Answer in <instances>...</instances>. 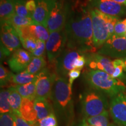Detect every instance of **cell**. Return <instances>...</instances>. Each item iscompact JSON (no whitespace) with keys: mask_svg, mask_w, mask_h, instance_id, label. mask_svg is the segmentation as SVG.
<instances>
[{"mask_svg":"<svg viewBox=\"0 0 126 126\" xmlns=\"http://www.w3.org/2000/svg\"><path fill=\"white\" fill-rule=\"evenodd\" d=\"M81 111L84 119L94 117L108 111V103L105 94L89 88L81 94Z\"/></svg>","mask_w":126,"mask_h":126,"instance_id":"cell-4","label":"cell"},{"mask_svg":"<svg viewBox=\"0 0 126 126\" xmlns=\"http://www.w3.org/2000/svg\"><path fill=\"white\" fill-rule=\"evenodd\" d=\"M37 126H58L57 117L55 113L50 114L37 122Z\"/></svg>","mask_w":126,"mask_h":126,"instance_id":"cell-32","label":"cell"},{"mask_svg":"<svg viewBox=\"0 0 126 126\" xmlns=\"http://www.w3.org/2000/svg\"><path fill=\"white\" fill-rule=\"evenodd\" d=\"M13 86L18 91L22 98L36 99V81L28 84L15 85Z\"/></svg>","mask_w":126,"mask_h":126,"instance_id":"cell-22","label":"cell"},{"mask_svg":"<svg viewBox=\"0 0 126 126\" xmlns=\"http://www.w3.org/2000/svg\"><path fill=\"white\" fill-rule=\"evenodd\" d=\"M26 7L30 16L32 18L33 17L36 8V4L35 0H27L26 3Z\"/></svg>","mask_w":126,"mask_h":126,"instance_id":"cell-39","label":"cell"},{"mask_svg":"<svg viewBox=\"0 0 126 126\" xmlns=\"http://www.w3.org/2000/svg\"><path fill=\"white\" fill-rule=\"evenodd\" d=\"M15 0H1L0 17L1 23L7 21L15 14Z\"/></svg>","mask_w":126,"mask_h":126,"instance_id":"cell-20","label":"cell"},{"mask_svg":"<svg viewBox=\"0 0 126 126\" xmlns=\"http://www.w3.org/2000/svg\"><path fill=\"white\" fill-rule=\"evenodd\" d=\"M86 59L85 54L80 55L75 61L74 68V69H78V70H81L83 67L86 65Z\"/></svg>","mask_w":126,"mask_h":126,"instance_id":"cell-37","label":"cell"},{"mask_svg":"<svg viewBox=\"0 0 126 126\" xmlns=\"http://www.w3.org/2000/svg\"><path fill=\"white\" fill-rule=\"evenodd\" d=\"M12 114L16 126H37V124H32L26 121L16 113H12Z\"/></svg>","mask_w":126,"mask_h":126,"instance_id":"cell-36","label":"cell"},{"mask_svg":"<svg viewBox=\"0 0 126 126\" xmlns=\"http://www.w3.org/2000/svg\"><path fill=\"white\" fill-rule=\"evenodd\" d=\"M85 79L91 88L113 97L126 90V86L120 79L100 70H89L85 72Z\"/></svg>","mask_w":126,"mask_h":126,"instance_id":"cell-3","label":"cell"},{"mask_svg":"<svg viewBox=\"0 0 126 126\" xmlns=\"http://www.w3.org/2000/svg\"><path fill=\"white\" fill-rule=\"evenodd\" d=\"M81 125L82 126H92V125H90V124H89L87 122H86V120L85 119H83L82 120V122L81 123Z\"/></svg>","mask_w":126,"mask_h":126,"instance_id":"cell-42","label":"cell"},{"mask_svg":"<svg viewBox=\"0 0 126 126\" xmlns=\"http://www.w3.org/2000/svg\"><path fill=\"white\" fill-rule=\"evenodd\" d=\"M1 43L11 53L20 48L22 45L16 30L7 21L1 23Z\"/></svg>","mask_w":126,"mask_h":126,"instance_id":"cell-12","label":"cell"},{"mask_svg":"<svg viewBox=\"0 0 126 126\" xmlns=\"http://www.w3.org/2000/svg\"><path fill=\"white\" fill-rule=\"evenodd\" d=\"M82 54L78 50L66 47L63 53L55 61V69L58 77L66 78L74 68L75 61L80 55Z\"/></svg>","mask_w":126,"mask_h":126,"instance_id":"cell-9","label":"cell"},{"mask_svg":"<svg viewBox=\"0 0 126 126\" xmlns=\"http://www.w3.org/2000/svg\"><path fill=\"white\" fill-rule=\"evenodd\" d=\"M67 38L64 28L50 33L49 37L46 42V52L50 63L55 62L67 47Z\"/></svg>","mask_w":126,"mask_h":126,"instance_id":"cell-6","label":"cell"},{"mask_svg":"<svg viewBox=\"0 0 126 126\" xmlns=\"http://www.w3.org/2000/svg\"><path fill=\"white\" fill-rule=\"evenodd\" d=\"M9 90V103L12 110V113L19 115V110L21 106L22 97L19 94L14 86L12 85L8 88Z\"/></svg>","mask_w":126,"mask_h":126,"instance_id":"cell-21","label":"cell"},{"mask_svg":"<svg viewBox=\"0 0 126 126\" xmlns=\"http://www.w3.org/2000/svg\"><path fill=\"white\" fill-rule=\"evenodd\" d=\"M34 107L37 114V122L49 116L50 114L55 113L52 104L48 101V99H35Z\"/></svg>","mask_w":126,"mask_h":126,"instance_id":"cell-19","label":"cell"},{"mask_svg":"<svg viewBox=\"0 0 126 126\" xmlns=\"http://www.w3.org/2000/svg\"><path fill=\"white\" fill-rule=\"evenodd\" d=\"M26 1L27 0H15V14L20 16L31 18L26 7Z\"/></svg>","mask_w":126,"mask_h":126,"instance_id":"cell-30","label":"cell"},{"mask_svg":"<svg viewBox=\"0 0 126 126\" xmlns=\"http://www.w3.org/2000/svg\"><path fill=\"white\" fill-rule=\"evenodd\" d=\"M124 37H125V38L126 39V34H125V36H124Z\"/></svg>","mask_w":126,"mask_h":126,"instance_id":"cell-47","label":"cell"},{"mask_svg":"<svg viewBox=\"0 0 126 126\" xmlns=\"http://www.w3.org/2000/svg\"><path fill=\"white\" fill-rule=\"evenodd\" d=\"M113 67L114 68V71L111 77L114 78L120 79L124 77V63L122 59H114L112 61Z\"/></svg>","mask_w":126,"mask_h":126,"instance_id":"cell-28","label":"cell"},{"mask_svg":"<svg viewBox=\"0 0 126 126\" xmlns=\"http://www.w3.org/2000/svg\"><path fill=\"white\" fill-rule=\"evenodd\" d=\"M97 53L104 56L113 59L126 57V39L113 34L103 45L97 50Z\"/></svg>","mask_w":126,"mask_h":126,"instance_id":"cell-8","label":"cell"},{"mask_svg":"<svg viewBox=\"0 0 126 126\" xmlns=\"http://www.w3.org/2000/svg\"><path fill=\"white\" fill-rule=\"evenodd\" d=\"M92 22L93 40L94 46L100 48L110 37L106 20V15L91 7Z\"/></svg>","mask_w":126,"mask_h":126,"instance_id":"cell-5","label":"cell"},{"mask_svg":"<svg viewBox=\"0 0 126 126\" xmlns=\"http://www.w3.org/2000/svg\"><path fill=\"white\" fill-rule=\"evenodd\" d=\"M90 125L94 126H110L108 111L97 116L84 119Z\"/></svg>","mask_w":126,"mask_h":126,"instance_id":"cell-25","label":"cell"},{"mask_svg":"<svg viewBox=\"0 0 126 126\" xmlns=\"http://www.w3.org/2000/svg\"><path fill=\"white\" fill-rule=\"evenodd\" d=\"M89 6L105 15L119 17L126 14V7L113 0H89Z\"/></svg>","mask_w":126,"mask_h":126,"instance_id":"cell-13","label":"cell"},{"mask_svg":"<svg viewBox=\"0 0 126 126\" xmlns=\"http://www.w3.org/2000/svg\"><path fill=\"white\" fill-rule=\"evenodd\" d=\"M16 30L20 40L28 37H34L37 40L46 42L50 36L49 32L46 28L35 22H33L31 25L19 28Z\"/></svg>","mask_w":126,"mask_h":126,"instance_id":"cell-16","label":"cell"},{"mask_svg":"<svg viewBox=\"0 0 126 126\" xmlns=\"http://www.w3.org/2000/svg\"><path fill=\"white\" fill-rule=\"evenodd\" d=\"M124 63V71L126 72V57L122 59Z\"/></svg>","mask_w":126,"mask_h":126,"instance_id":"cell-43","label":"cell"},{"mask_svg":"<svg viewBox=\"0 0 126 126\" xmlns=\"http://www.w3.org/2000/svg\"><path fill=\"white\" fill-rule=\"evenodd\" d=\"M86 59V65L90 70H100L112 75L114 71L112 61L108 57L97 53L85 54Z\"/></svg>","mask_w":126,"mask_h":126,"instance_id":"cell-14","label":"cell"},{"mask_svg":"<svg viewBox=\"0 0 126 126\" xmlns=\"http://www.w3.org/2000/svg\"><path fill=\"white\" fill-rule=\"evenodd\" d=\"M33 57L29 51L22 48H19L14 51L8 59V64L12 71L19 73L26 70Z\"/></svg>","mask_w":126,"mask_h":126,"instance_id":"cell-15","label":"cell"},{"mask_svg":"<svg viewBox=\"0 0 126 126\" xmlns=\"http://www.w3.org/2000/svg\"><path fill=\"white\" fill-rule=\"evenodd\" d=\"M82 126V125H81V124H79V126Z\"/></svg>","mask_w":126,"mask_h":126,"instance_id":"cell-46","label":"cell"},{"mask_svg":"<svg viewBox=\"0 0 126 126\" xmlns=\"http://www.w3.org/2000/svg\"><path fill=\"white\" fill-rule=\"evenodd\" d=\"M46 65V61L43 57H33L31 63L25 71L31 74L37 75L45 68Z\"/></svg>","mask_w":126,"mask_h":126,"instance_id":"cell-23","label":"cell"},{"mask_svg":"<svg viewBox=\"0 0 126 126\" xmlns=\"http://www.w3.org/2000/svg\"><path fill=\"white\" fill-rule=\"evenodd\" d=\"M35 99L23 98L19 110V116L27 122L37 124V114L34 109V102Z\"/></svg>","mask_w":126,"mask_h":126,"instance_id":"cell-18","label":"cell"},{"mask_svg":"<svg viewBox=\"0 0 126 126\" xmlns=\"http://www.w3.org/2000/svg\"><path fill=\"white\" fill-rule=\"evenodd\" d=\"M57 75L45 68L38 74L36 80V99H50L52 88Z\"/></svg>","mask_w":126,"mask_h":126,"instance_id":"cell-10","label":"cell"},{"mask_svg":"<svg viewBox=\"0 0 126 126\" xmlns=\"http://www.w3.org/2000/svg\"><path fill=\"white\" fill-rule=\"evenodd\" d=\"M57 0H35L36 8L32 19L47 29V21L52 9Z\"/></svg>","mask_w":126,"mask_h":126,"instance_id":"cell-17","label":"cell"},{"mask_svg":"<svg viewBox=\"0 0 126 126\" xmlns=\"http://www.w3.org/2000/svg\"><path fill=\"white\" fill-rule=\"evenodd\" d=\"M72 86L67 78L57 76L50 97L57 117L67 124L73 122L74 116Z\"/></svg>","mask_w":126,"mask_h":126,"instance_id":"cell-2","label":"cell"},{"mask_svg":"<svg viewBox=\"0 0 126 126\" xmlns=\"http://www.w3.org/2000/svg\"><path fill=\"white\" fill-rule=\"evenodd\" d=\"M81 71L78 69H73L71 71H70V72L68 75V81L71 85H72L74 81L77 78H78L81 74Z\"/></svg>","mask_w":126,"mask_h":126,"instance_id":"cell-38","label":"cell"},{"mask_svg":"<svg viewBox=\"0 0 126 126\" xmlns=\"http://www.w3.org/2000/svg\"><path fill=\"white\" fill-rule=\"evenodd\" d=\"M89 4H75L70 7L64 26L67 47L82 54L96 53L93 40L92 22Z\"/></svg>","mask_w":126,"mask_h":126,"instance_id":"cell-1","label":"cell"},{"mask_svg":"<svg viewBox=\"0 0 126 126\" xmlns=\"http://www.w3.org/2000/svg\"><path fill=\"white\" fill-rule=\"evenodd\" d=\"M73 126V122L68 123L67 124V126Z\"/></svg>","mask_w":126,"mask_h":126,"instance_id":"cell-44","label":"cell"},{"mask_svg":"<svg viewBox=\"0 0 126 126\" xmlns=\"http://www.w3.org/2000/svg\"><path fill=\"white\" fill-rule=\"evenodd\" d=\"M7 22L10 23L15 29H16L19 28L31 25L34 21L31 18L20 16L15 14L7 20Z\"/></svg>","mask_w":126,"mask_h":126,"instance_id":"cell-26","label":"cell"},{"mask_svg":"<svg viewBox=\"0 0 126 126\" xmlns=\"http://www.w3.org/2000/svg\"><path fill=\"white\" fill-rule=\"evenodd\" d=\"M20 42L23 48L31 53H32L37 47V39L34 37H28L26 39H21Z\"/></svg>","mask_w":126,"mask_h":126,"instance_id":"cell-31","label":"cell"},{"mask_svg":"<svg viewBox=\"0 0 126 126\" xmlns=\"http://www.w3.org/2000/svg\"><path fill=\"white\" fill-rule=\"evenodd\" d=\"M37 75L31 74L26 71L12 75V82L15 85H25L36 81Z\"/></svg>","mask_w":126,"mask_h":126,"instance_id":"cell-24","label":"cell"},{"mask_svg":"<svg viewBox=\"0 0 126 126\" xmlns=\"http://www.w3.org/2000/svg\"><path fill=\"white\" fill-rule=\"evenodd\" d=\"M110 126H119V125H118V124H117V125H116V124H110Z\"/></svg>","mask_w":126,"mask_h":126,"instance_id":"cell-45","label":"cell"},{"mask_svg":"<svg viewBox=\"0 0 126 126\" xmlns=\"http://www.w3.org/2000/svg\"><path fill=\"white\" fill-rule=\"evenodd\" d=\"M46 51V42L43 41L37 40V47L34 51L32 53L33 57H43Z\"/></svg>","mask_w":126,"mask_h":126,"instance_id":"cell-35","label":"cell"},{"mask_svg":"<svg viewBox=\"0 0 126 126\" xmlns=\"http://www.w3.org/2000/svg\"><path fill=\"white\" fill-rule=\"evenodd\" d=\"M13 73L9 71L2 64L0 65V85L1 87L7 86L10 82H12Z\"/></svg>","mask_w":126,"mask_h":126,"instance_id":"cell-29","label":"cell"},{"mask_svg":"<svg viewBox=\"0 0 126 126\" xmlns=\"http://www.w3.org/2000/svg\"><path fill=\"white\" fill-rule=\"evenodd\" d=\"M9 89H2L0 92V113L1 114L12 113L9 100Z\"/></svg>","mask_w":126,"mask_h":126,"instance_id":"cell-27","label":"cell"},{"mask_svg":"<svg viewBox=\"0 0 126 126\" xmlns=\"http://www.w3.org/2000/svg\"><path fill=\"white\" fill-rule=\"evenodd\" d=\"M11 53L4 46V45L2 43H1V50H0V59H1V61L4 60L6 59L8 57L10 56Z\"/></svg>","mask_w":126,"mask_h":126,"instance_id":"cell-40","label":"cell"},{"mask_svg":"<svg viewBox=\"0 0 126 126\" xmlns=\"http://www.w3.org/2000/svg\"><path fill=\"white\" fill-rule=\"evenodd\" d=\"M69 9L70 7L64 0L56 1L47 21V29L50 33L64 29Z\"/></svg>","mask_w":126,"mask_h":126,"instance_id":"cell-7","label":"cell"},{"mask_svg":"<svg viewBox=\"0 0 126 126\" xmlns=\"http://www.w3.org/2000/svg\"><path fill=\"white\" fill-rule=\"evenodd\" d=\"M109 110L110 115L116 124L126 126V94L124 92L111 98Z\"/></svg>","mask_w":126,"mask_h":126,"instance_id":"cell-11","label":"cell"},{"mask_svg":"<svg viewBox=\"0 0 126 126\" xmlns=\"http://www.w3.org/2000/svg\"><path fill=\"white\" fill-rule=\"evenodd\" d=\"M0 126H16L12 113L1 114Z\"/></svg>","mask_w":126,"mask_h":126,"instance_id":"cell-33","label":"cell"},{"mask_svg":"<svg viewBox=\"0 0 126 126\" xmlns=\"http://www.w3.org/2000/svg\"><path fill=\"white\" fill-rule=\"evenodd\" d=\"M126 33V18L120 20L114 27V34L119 37H124Z\"/></svg>","mask_w":126,"mask_h":126,"instance_id":"cell-34","label":"cell"},{"mask_svg":"<svg viewBox=\"0 0 126 126\" xmlns=\"http://www.w3.org/2000/svg\"><path fill=\"white\" fill-rule=\"evenodd\" d=\"M113 1L118 3V4L123 5L126 7V0H113Z\"/></svg>","mask_w":126,"mask_h":126,"instance_id":"cell-41","label":"cell"}]
</instances>
